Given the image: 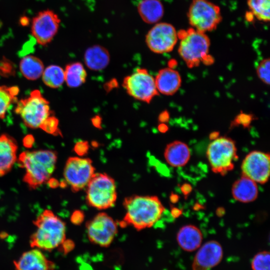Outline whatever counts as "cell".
Masks as SVG:
<instances>
[{
	"label": "cell",
	"mask_w": 270,
	"mask_h": 270,
	"mask_svg": "<svg viewBox=\"0 0 270 270\" xmlns=\"http://www.w3.org/2000/svg\"><path fill=\"white\" fill-rule=\"evenodd\" d=\"M223 248L216 240H208L197 250L194 258L192 270H211L222 260Z\"/></svg>",
	"instance_id": "9a60e30c"
},
{
	"label": "cell",
	"mask_w": 270,
	"mask_h": 270,
	"mask_svg": "<svg viewBox=\"0 0 270 270\" xmlns=\"http://www.w3.org/2000/svg\"><path fill=\"white\" fill-rule=\"evenodd\" d=\"M89 148L90 146L88 142L80 140L76 144L74 150L78 156H84L88 153Z\"/></svg>",
	"instance_id": "1f68e13d"
},
{
	"label": "cell",
	"mask_w": 270,
	"mask_h": 270,
	"mask_svg": "<svg viewBox=\"0 0 270 270\" xmlns=\"http://www.w3.org/2000/svg\"><path fill=\"white\" fill-rule=\"evenodd\" d=\"M232 194L234 199L240 202H252L255 200L258 196V188L257 183L242 175L233 184Z\"/></svg>",
	"instance_id": "d6986e66"
},
{
	"label": "cell",
	"mask_w": 270,
	"mask_h": 270,
	"mask_svg": "<svg viewBox=\"0 0 270 270\" xmlns=\"http://www.w3.org/2000/svg\"><path fill=\"white\" fill-rule=\"evenodd\" d=\"M64 74L66 83L71 88H78L84 83L87 76L85 68L80 62L66 65Z\"/></svg>",
	"instance_id": "d4e9b609"
},
{
	"label": "cell",
	"mask_w": 270,
	"mask_h": 270,
	"mask_svg": "<svg viewBox=\"0 0 270 270\" xmlns=\"http://www.w3.org/2000/svg\"><path fill=\"white\" fill-rule=\"evenodd\" d=\"M126 215L122 220L137 230L152 226L162 218L165 208L156 196H132L124 202Z\"/></svg>",
	"instance_id": "6da1fadb"
},
{
	"label": "cell",
	"mask_w": 270,
	"mask_h": 270,
	"mask_svg": "<svg viewBox=\"0 0 270 270\" xmlns=\"http://www.w3.org/2000/svg\"><path fill=\"white\" fill-rule=\"evenodd\" d=\"M56 160V153L51 150L21 153L18 162L19 166L26 170L24 181L32 188L46 182L54 170Z\"/></svg>",
	"instance_id": "7a4b0ae2"
},
{
	"label": "cell",
	"mask_w": 270,
	"mask_h": 270,
	"mask_svg": "<svg viewBox=\"0 0 270 270\" xmlns=\"http://www.w3.org/2000/svg\"><path fill=\"white\" fill-rule=\"evenodd\" d=\"M58 120L54 116H50L42 128L45 132L54 135L61 134L58 128Z\"/></svg>",
	"instance_id": "4dcf8cb0"
},
{
	"label": "cell",
	"mask_w": 270,
	"mask_h": 270,
	"mask_svg": "<svg viewBox=\"0 0 270 270\" xmlns=\"http://www.w3.org/2000/svg\"><path fill=\"white\" fill-rule=\"evenodd\" d=\"M16 270H54V265L36 248L24 252L14 262Z\"/></svg>",
	"instance_id": "2e32d148"
},
{
	"label": "cell",
	"mask_w": 270,
	"mask_h": 270,
	"mask_svg": "<svg viewBox=\"0 0 270 270\" xmlns=\"http://www.w3.org/2000/svg\"><path fill=\"white\" fill-rule=\"evenodd\" d=\"M122 86L130 96L148 104L158 94L154 78L144 68H137L135 72L126 76Z\"/></svg>",
	"instance_id": "9c48e42d"
},
{
	"label": "cell",
	"mask_w": 270,
	"mask_h": 270,
	"mask_svg": "<svg viewBox=\"0 0 270 270\" xmlns=\"http://www.w3.org/2000/svg\"><path fill=\"white\" fill-rule=\"evenodd\" d=\"M188 18L192 28L204 33L215 30L222 20L220 8L208 0H192Z\"/></svg>",
	"instance_id": "ba28073f"
},
{
	"label": "cell",
	"mask_w": 270,
	"mask_h": 270,
	"mask_svg": "<svg viewBox=\"0 0 270 270\" xmlns=\"http://www.w3.org/2000/svg\"><path fill=\"white\" fill-rule=\"evenodd\" d=\"M171 214L174 218H177L182 214V211L176 208H173L171 210Z\"/></svg>",
	"instance_id": "60d3db41"
},
{
	"label": "cell",
	"mask_w": 270,
	"mask_h": 270,
	"mask_svg": "<svg viewBox=\"0 0 270 270\" xmlns=\"http://www.w3.org/2000/svg\"><path fill=\"white\" fill-rule=\"evenodd\" d=\"M86 228L89 240L102 247L109 246L118 232L116 223L104 212L97 214L88 221Z\"/></svg>",
	"instance_id": "4fadbf2b"
},
{
	"label": "cell",
	"mask_w": 270,
	"mask_h": 270,
	"mask_svg": "<svg viewBox=\"0 0 270 270\" xmlns=\"http://www.w3.org/2000/svg\"><path fill=\"white\" fill-rule=\"evenodd\" d=\"M74 242L70 240H65L60 246L64 254L70 252L74 248Z\"/></svg>",
	"instance_id": "836d02e7"
},
{
	"label": "cell",
	"mask_w": 270,
	"mask_h": 270,
	"mask_svg": "<svg viewBox=\"0 0 270 270\" xmlns=\"http://www.w3.org/2000/svg\"><path fill=\"white\" fill-rule=\"evenodd\" d=\"M154 80L158 93L166 96L174 94L179 90L182 84V78L180 73L170 68L160 70Z\"/></svg>",
	"instance_id": "e0dca14e"
},
{
	"label": "cell",
	"mask_w": 270,
	"mask_h": 270,
	"mask_svg": "<svg viewBox=\"0 0 270 270\" xmlns=\"http://www.w3.org/2000/svg\"><path fill=\"white\" fill-rule=\"evenodd\" d=\"M94 174L92 160L80 157L70 158L64 171V180L75 192L86 188Z\"/></svg>",
	"instance_id": "30bf717a"
},
{
	"label": "cell",
	"mask_w": 270,
	"mask_h": 270,
	"mask_svg": "<svg viewBox=\"0 0 270 270\" xmlns=\"http://www.w3.org/2000/svg\"><path fill=\"white\" fill-rule=\"evenodd\" d=\"M241 170L243 176L256 183H266L270 172V154L259 150L249 152L242 162Z\"/></svg>",
	"instance_id": "5bb4252c"
},
{
	"label": "cell",
	"mask_w": 270,
	"mask_h": 270,
	"mask_svg": "<svg viewBox=\"0 0 270 270\" xmlns=\"http://www.w3.org/2000/svg\"><path fill=\"white\" fill-rule=\"evenodd\" d=\"M20 24L23 26H26L30 24V20L27 16H22L19 20Z\"/></svg>",
	"instance_id": "74e56055"
},
{
	"label": "cell",
	"mask_w": 270,
	"mask_h": 270,
	"mask_svg": "<svg viewBox=\"0 0 270 270\" xmlns=\"http://www.w3.org/2000/svg\"><path fill=\"white\" fill-rule=\"evenodd\" d=\"M118 82L116 80H111L108 84H106L105 87L106 90H110L112 88H114L117 86Z\"/></svg>",
	"instance_id": "f35d334b"
},
{
	"label": "cell",
	"mask_w": 270,
	"mask_h": 270,
	"mask_svg": "<svg viewBox=\"0 0 270 270\" xmlns=\"http://www.w3.org/2000/svg\"><path fill=\"white\" fill-rule=\"evenodd\" d=\"M20 69L23 76L26 79L34 80L42 75L44 66L39 58L32 55H28L21 60Z\"/></svg>",
	"instance_id": "cb8c5ba5"
},
{
	"label": "cell",
	"mask_w": 270,
	"mask_h": 270,
	"mask_svg": "<svg viewBox=\"0 0 270 270\" xmlns=\"http://www.w3.org/2000/svg\"><path fill=\"white\" fill-rule=\"evenodd\" d=\"M247 3L250 10L258 20L269 22L270 0H248Z\"/></svg>",
	"instance_id": "83f0119b"
},
{
	"label": "cell",
	"mask_w": 270,
	"mask_h": 270,
	"mask_svg": "<svg viewBox=\"0 0 270 270\" xmlns=\"http://www.w3.org/2000/svg\"><path fill=\"white\" fill-rule=\"evenodd\" d=\"M252 270H270V254L266 250L256 254L251 261Z\"/></svg>",
	"instance_id": "f1b7e54d"
},
{
	"label": "cell",
	"mask_w": 270,
	"mask_h": 270,
	"mask_svg": "<svg viewBox=\"0 0 270 270\" xmlns=\"http://www.w3.org/2000/svg\"><path fill=\"white\" fill-rule=\"evenodd\" d=\"M270 60L269 58L262 60L256 68L258 78L265 84H270Z\"/></svg>",
	"instance_id": "f546056e"
},
{
	"label": "cell",
	"mask_w": 270,
	"mask_h": 270,
	"mask_svg": "<svg viewBox=\"0 0 270 270\" xmlns=\"http://www.w3.org/2000/svg\"><path fill=\"white\" fill-rule=\"evenodd\" d=\"M18 146L10 136H0V176L8 172L16 160Z\"/></svg>",
	"instance_id": "ffe728a7"
},
{
	"label": "cell",
	"mask_w": 270,
	"mask_h": 270,
	"mask_svg": "<svg viewBox=\"0 0 270 270\" xmlns=\"http://www.w3.org/2000/svg\"><path fill=\"white\" fill-rule=\"evenodd\" d=\"M180 40L179 55L190 68L198 66L201 62L210 61L208 58L210 40L204 32L192 28L178 32Z\"/></svg>",
	"instance_id": "277c9868"
},
{
	"label": "cell",
	"mask_w": 270,
	"mask_h": 270,
	"mask_svg": "<svg viewBox=\"0 0 270 270\" xmlns=\"http://www.w3.org/2000/svg\"><path fill=\"white\" fill-rule=\"evenodd\" d=\"M61 20L54 10L46 9L38 12L32 19L31 34L37 43L46 46L57 34Z\"/></svg>",
	"instance_id": "8fae6325"
},
{
	"label": "cell",
	"mask_w": 270,
	"mask_h": 270,
	"mask_svg": "<svg viewBox=\"0 0 270 270\" xmlns=\"http://www.w3.org/2000/svg\"><path fill=\"white\" fill-rule=\"evenodd\" d=\"M84 61L91 70L98 71L106 68L110 63V55L104 47L96 44L88 48L84 54Z\"/></svg>",
	"instance_id": "7402d4cb"
},
{
	"label": "cell",
	"mask_w": 270,
	"mask_h": 270,
	"mask_svg": "<svg viewBox=\"0 0 270 270\" xmlns=\"http://www.w3.org/2000/svg\"><path fill=\"white\" fill-rule=\"evenodd\" d=\"M84 214L80 210L74 211L70 216V220L74 224H80L84 220Z\"/></svg>",
	"instance_id": "d6a6232c"
},
{
	"label": "cell",
	"mask_w": 270,
	"mask_h": 270,
	"mask_svg": "<svg viewBox=\"0 0 270 270\" xmlns=\"http://www.w3.org/2000/svg\"><path fill=\"white\" fill-rule=\"evenodd\" d=\"M34 142V138L32 136L30 135L26 136L23 140L24 145L27 148H31Z\"/></svg>",
	"instance_id": "e575fe53"
},
{
	"label": "cell",
	"mask_w": 270,
	"mask_h": 270,
	"mask_svg": "<svg viewBox=\"0 0 270 270\" xmlns=\"http://www.w3.org/2000/svg\"><path fill=\"white\" fill-rule=\"evenodd\" d=\"M86 188V200L90 206L104 210L115 204L117 198L115 182L107 174H94Z\"/></svg>",
	"instance_id": "52a82bcc"
},
{
	"label": "cell",
	"mask_w": 270,
	"mask_h": 270,
	"mask_svg": "<svg viewBox=\"0 0 270 270\" xmlns=\"http://www.w3.org/2000/svg\"><path fill=\"white\" fill-rule=\"evenodd\" d=\"M137 8L142 20L148 24L158 23L164 13L163 5L159 0H141Z\"/></svg>",
	"instance_id": "603a6c76"
},
{
	"label": "cell",
	"mask_w": 270,
	"mask_h": 270,
	"mask_svg": "<svg viewBox=\"0 0 270 270\" xmlns=\"http://www.w3.org/2000/svg\"><path fill=\"white\" fill-rule=\"evenodd\" d=\"M178 39V32L172 24L158 22L146 34V42L152 52L162 54L172 52Z\"/></svg>",
	"instance_id": "7c38bea8"
},
{
	"label": "cell",
	"mask_w": 270,
	"mask_h": 270,
	"mask_svg": "<svg viewBox=\"0 0 270 270\" xmlns=\"http://www.w3.org/2000/svg\"><path fill=\"white\" fill-rule=\"evenodd\" d=\"M206 154L212 170L222 175L234 168L238 158L234 141L226 136H218L213 139L207 148Z\"/></svg>",
	"instance_id": "8992f818"
},
{
	"label": "cell",
	"mask_w": 270,
	"mask_h": 270,
	"mask_svg": "<svg viewBox=\"0 0 270 270\" xmlns=\"http://www.w3.org/2000/svg\"><path fill=\"white\" fill-rule=\"evenodd\" d=\"M15 112L26 126L32 128L42 127L52 116L49 102L39 90L32 91L28 97L18 101Z\"/></svg>",
	"instance_id": "5b68a950"
},
{
	"label": "cell",
	"mask_w": 270,
	"mask_h": 270,
	"mask_svg": "<svg viewBox=\"0 0 270 270\" xmlns=\"http://www.w3.org/2000/svg\"><path fill=\"white\" fill-rule=\"evenodd\" d=\"M42 76L44 84L53 88L60 87L65 80L64 70L56 65L48 66L44 70Z\"/></svg>",
	"instance_id": "484cf974"
},
{
	"label": "cell",
	"mask_w": 270,
	"mask_h": 270,
	"mask_svg": "<svg viewBox=\"0 0 270 270\" xmlns=\"http://www.w3.org/2000/svg\"><path fill=\"white\" fill-rule=\"evenodd\" d=\"M190 153L187 144L180 140H175L166 145L164 152V157L170 166L181 167L188 162Z\"/></svg>",
	"instance_id": "44dd1931"
},
{
	"label": "cell",
	"mask_w": 270,
	"mask_h": 270,
	"mask_svg": "<svg viewBox=\"0 0 270 270\" xmlns=\"http://www.w3.org/2000/svg\"><path fill=\"white\" fill-rule=\"evenodd\" d=\"M181 190L184 195H187L190 192L192 188L190 184H184L182 186Z\"/></svg>",
	"instance_id": "ab89813d"
},
{
	"label": "cell",
	"mask_w": 270,
	"mask_h": 270,
	"mask_svg": "<svg viewBox=\"0 0 270 270\" xmlns=\"http://www.w3.org/2000/svg\"><path fill=\"white\" fill-rule=\"evenodd\" d=\"M46 182L50 188H56L60 186L59 182L54 178H50Z\"/></svg>",
	"instance_id": "8d00e7d4"
},
{
	"label": "cell",
	"mask_w": 270,
	"mask_h": 270,
	"mask_svg": "<svg viewBox=\"0 0 270 270\" xmlns=\"http://www.w3.org/2000/svg\"><path fill=\"white\" fill-rule=\"evenodd\" d=\"M18 92L17 86H0V118H4L10 106L17 101Z\"/></svg>",
	"instance_id": "4316f807"
},
{
	"label": "cell",
	"mask_w": 270,
	"mask_h": 270,
	"mask_svg": "<svg viewBox=\"0 0 270 270\" xmlns=\"http://www.w3.org/2000/svg\"><path fill=\"white\" fill-rule=\"evenodd\" d=\"M34 224L37 230L30 238L32 247L50 250L60 246L66 240L65 224L52 211L44 210Z\"/></svg>",
	"instance_id": "3957f363"
},
{
	"label": "cell",
	"mask_w": 270,
	"mask_h": 270,
	"mask_svg": "<svg viewBox=\"0 0 270 270\" xmlns=\"http://www.w3.org/2000/svg\"><path fill=\"white\" fill-rule=\"evenodd\" d=\"M92 124L94 127L98 128H102V118L99 116H94L91 120Z\"/></svg>",
	"instance_id": "d590c367"
},
{
	"label": "cell",
	"mask_w": 270,
	"mask_h": 270,
	"mask_svg": "<svg viewBox=\"0 0 270 270\" xmlns=\"http://www.w3.org/2000/svg\"><path fill=\"white\" fill-rule=\"evenodd\" d=\"M176 239L178 246L183 250L192 252L202 245L203 235L201 230L193 224H186L178 230Z\"/></svg>",
	"instance_id": "ac0fdd59"
}]
</instances>
